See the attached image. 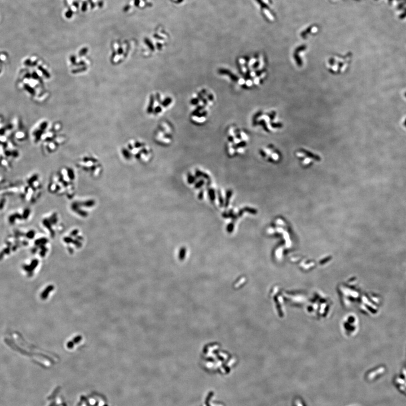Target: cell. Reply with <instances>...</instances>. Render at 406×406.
I'll return each mask as SVG.
<instances>
[{
	"label": "cell",
	"instance_id": "cell-1",
	"mask_svg": "<svg viewBox=\"0 0 406 406\" xmlns=\"http://www.w3.org/2000/svg\"><path fill=\"white\" fill-rule=\"evenodd\" d=\"M50 78L47 66L37 57L30 56L23 59L17 80L18 89L35 101L46 98V88L43 84Z\"/></svg>",
	"mask_w": 406,
	"mask_h": 406
},
{
	"label": "cell",
	"instance_id": "cell-2",
	"mask_svg": "<svg viewBox=\"0 0 406 406\" xmlns=\"http://www.w3.org/2000/svg\"><path fill=\"white\" fill-rule=\"evenodd\" d=\"M77 180L75 168L67 165L60 167L51 175L48 191L56 197L71 200L76 197Z\"/></svg>",
	"mask_w": 406,
	"mask_h": 406
},
{
	"label": "cell",
	"instance_id": "cell-3",
	"mask_svg": "<svg viewBox=\"0 0 406 406\" xmlns=\"http://www.w3.org/2000/svg\"><path fill=\"white\" fill-rule=\"evenodd\" d=\"M120 155L125 162L145 163L149 161L151 152L145 143L138 140H130L121 147Z\"/></svg>",
	"mask_w": 406,
	"mask_h": 406
},
{
	"label": "cell",
	"instance_id": "cell-4",
	"mask_svg": "<svg viewBox=\"0 0 406 406\" xmlns=\"http://www.w3.org/2000/svg\"><path fill=\"white\" fill-rule=\"evenodd\" d=\"M69 210L73 217L85 220L89 218L98 206V200L93 197H76L69 200Z\"/></svg>",
	"mask_w": 406,
	"mask_h": 406
},
{
	"label": "cell",
	"instance_id": "cell-5",
	"mask_svg": "<svg viewBox=\"0 0 406 406\" xmlns=\"http://www.w3.org/2000/svg\"><path fill=\"white\" fill-rule=\"evenodd\" d=\"M76 168L94 180H98L102 176L104 167L101 160L93 154L81 155L76 161Z\"/></svg>",
	"mask_w": 406,
	"mask_h": 406
},
{
	"label": "cell",
	"instance_id": "cell-6",
	"mask_svg": "<svg viewBox=\"0 0 406 406\" xmlns=\"http://www.w3.org/2000/svg\"><path fill=\"white\" fill-rule=\"evenodd\" d=\"M86 236L81 229L72 227L64 232L61 237V242L66 251L73 254L81 250L86 243Z\"/></svg>",
	"mask_w": 406,
	"mask_h": 406
},
{
	"label": "cell",
	"instance_id": "cell-7",
	"mask_svg": "<svg viewBox=\"0 0 406 406\" xmlns=\"http://www.w3.org/2000/svg\"><path fill=\"white\" fill-rule=\"evenodd\" d=\"M42 225L46 233L51 239H54L58 235L62 234L65 229L63 218L57 211H53L46 216L43 219Z\"/></svg>",
	"mask_w": 406,
	"mask_h": 406
},
{
	"label": "cell",
	"instance_id": "cell-8",
	"mask_svg": "<svg viewBox=\"0 0 406 406\" xmlns=\"http://www.w3.org/2000/svg\"><path fill=\"white\" fill-rule=\"evenodd\" d=\"M9 56L7 53L0 50V76L4 72L5 69L9 63Z\"/></svg>",
	"mask_w": 406,
	"mask_h": 406
},
{
	"label": "cell",
	"instance_id": "cell-9",
	"mask_svg": "<svg viewBox=\"0 0 406 406\" xmlns=\"http://www.w3.org/2000/svg\"><path fill=\"white\" fill-rule=\"evenodd\" d=\"M38 264V261L37 260H34L32 262L30 266H28V267L26 266L24 267V269L26 270L27 271H32L34 268L37 266Z\"/></svg>",
	"mask_w": 406,
	"mask_h": 406
},
{
	"label": "cell",
	"instance_id": "cell-10",
	"mask_svg": "<svg viewBox=\"0 0 406 406\" xmlns=\"http://www.w3.org/2000/svg\"><path fill=\"white\" fill-rule=\"evenodd\" d=\"M214 193L213 191H212V192H210V198H211V199H212V200H213L214 199Z\"/></svg>",
	"mask_w": 406,
	"mask_h": 406
}]
</instances>
